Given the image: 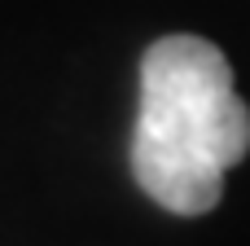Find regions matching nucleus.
Masks as SVG:
<instances>
[{
  "label": "nucleus",
  "instance_id": "f257e3e1",
  "mask_svg": "<svg viewBox=\"0 0 250 246\" xmlns=\"http://www.w3.org/2000/svg\"><path fill=\"white\" fill-rule=\"evenodd\" d=\"M246 154L250 110L229 57L202 35H163L141 62L136 185L176 216H202L224 198V172Z\"/></svg>",
  "mask_w": 250,
  "mask_h": 246
}]
</instances>
